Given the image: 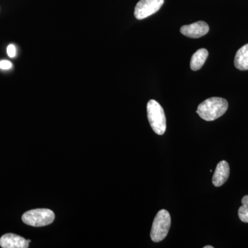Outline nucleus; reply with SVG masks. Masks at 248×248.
I'll return each instance as SVG.
<instances>
[{"mask_svg": "<svg viewBox=\"0 0 248 248\" xmlns=\"http://www.w3.org/2000/svg\"><path fill=\"white\" fill-rule=\"evenodd\" d=\"M230 176V166L226 161H221L217 164L213 177V185L216 187L223 186Z\"/></svg>", "mask_w": 248, "mask_h": 248, "instance_id": "obj_8", "label": "nucleus"}, {"mask_svg": "<svg viewBox=\"0 0 248 248\" xmlns=\"http://www.w3.org/2000/svg\"><path fill=\"white\" fill-rule=\"evenodd\" d=\"M204 248H213V246H205V247H204Z\"/></svg>", "mask_w": 248, "mask_h": 248, "instance_id": "obj_14", "label": "nucleus"}, {"mask_svg": "<svg viewBox=\"0 0 248 248\" xmlns=\"http://www.w3.org/2000/svg\"><path fill=\"white\" fill-rule=\"evenodd\" d=\"M12 67V63L8 60H1L0 61V68L3 70H8Z\"/></svg>", "mask_w": 248, "mask_h": 248, "instance_id": "obj_12", "label": "nucleus"}, {"mask_svg": "<svg viewBox=\"0 0 248 248\" xmlns=\"http://www.w3.org/2000/svg\"><path fill=\"white\" fill-rule=\"evenodd\" d=\"M209 26L206 22L200 21L189 24V25L183 26L181 28V32L183 35L190 38H200L208 33Z\"/></svg>", "mask_w": 248, "mask_h": 248, "instance_id": "obj_6", "label": "nucleus"}, {"mask_svg": "<svg viewBox=\"0 0 248 248\" xmlns=\"http://www.w3.org/2000/svg\"><path fill=\"white\" fill-rule=\"evenodd\" d=\"M171 226V217L166 210H161L156 214L151 232L152 241L155 243L163 241L167 236Z\"/></svg>", "mask_w": 248, "mask_h": 248, "instance_id": "obj_3", "label": "nucleus"}, {"mask_svg": "<svg viewBox=\"0 0 248 248\" xmlns=\"http://www.w3.org/2000/svg\"><path fill=\"white\" fill-rule=\"evenodd\" d=\"M234 65L240 71L248 70V44L243 46L236 52L234 58Z\"/></svg>", "mask_w": 248, "mask_h": 248, "instance_id": "obj_9", "label": "nucleus"}, {"mask_svg": "<svg viewBox=\"0 0 248 248\" xmlns=\"http://www.w3.org/2000/svg\"><path fill=\"white\" fill-rule=\"evenodd\" d=\"M164 3V0H140L135 8V17L140 20L149 17L157 12Z\"/></svg>", "mask_w": 248, "mask_h": 248, "instance_id": "obj_5", "label": "nucleus"}, {"mask_svg": "<svg viewBox=\"0 0 248 248\" xmlns=\"http://www.w3.org/2000/svg\"><path fill=\"white\" fill-rule=\"evenodd\" d=\"M55 217V214L51 210L40 208L26 212L22 218L23 222L29 226L43 227L51 224Z\"/></svg>", "mask_w": 248, "mask_h": 248, "instance_id": "obj_4", "label": "nucleus"}, {"mask_svg": "<svg viewBox=\"0 0 248 248\" xmlns=\"http://www.w3.org/2000/svg\"><path fill=\"white\" fill-rule=\"evenodd\" d=\"M208 57V51L205 48L199 49L192 55L190 61V68L192 71H198L203 66Z\"/></svg>", "mask_w": 248, "mask_h": 248, "instance_id": "obj_10", "label": "nucleus"}, {"mask_svg": "<svg viewBox=\"0 0 248 248\" xmlns=\"http://www.w3.org/2000/svg\"><path fill=\"white\" fill-rule=\"evenodd\" d=\"M31 240H27L17 234L9 233L0 238V246L3 248H27Z\"/></svg>", "mask_w": 248, "mask_h": 248, "instance_id": "obj_7", "label": "nucleus"}, {"mask_svg": "<svg viewBox=\"0 0 248 248\" xmlns=\"http://www.w3.org/2000/svg\"><path fill=\"white\" fill-rule=\"evenodd\" d=\"M228 108V103L226 99L221 97H211L201 103L197 113L203 120L212 122L224 115Z\"/></svg>", "mask_w": 248, "mask_h": 248, "instance_id": "obj_1", "label": "nucleus"}, {"mask_svg": "<svg viewBox=\"0 0 248 248\" xmlns=\"http://www.w3.org/2000/svg\"><path fill=\"white\" fill-rule=\"evenodd\" d=\"M241 203L242 205L239 209L238 215L241 221L248 223V195L243 197Z\"/></svg>", "mask_w": 248, "mask_h": 248, "instance_id": "obj_11", "label": "nucleus"}, {"mask_svg": "<svg viewBox=\"0 0 248 248\" xmlns=\"http://www.w3.org/2000/svg\"><path fill=\"white\" fill-rule=\"evenodd\" d=\"M7 54L10 58H14L16 55V48L14 45H10L7 47Z\"/></svg>", "mask_w": 248, "mask_h": 248, "instance_id": "obj_13", "label": "nucleus"}, {"mask_svg": "<svg viewBox=\"0 0 248 248\" xmlns=\"http://www.w3.org/2000/svg\"><path fill=\"white\" fill-rule=\"evenodd\" d=\"M147 114L153 131L159 135H164L166 130V119L161 106L156 101L151 99L147 104Z\"/></svg>", "mask_w": 248, "mask_h": 248, "instance_id": "obj_2", "label": "nucleus"}]
</instances>
